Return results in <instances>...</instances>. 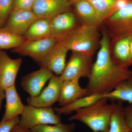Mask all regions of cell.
<instances>
[{"instance_id": "6da1fadb", "label": "cell", "mask_w": 132, "mask_h": 132, "mask_svg": "<svg viewBox=\"0 0 132 132\" xmlns=\"http://www.w3.org/2000/svg\"><path fill=\"white\" fill-rule=\"evenodd\" d=\"M101 39L96 60L93 63L85 88L87 95H102L111 93L121 82L132 76V70L116 64L111 58V39L103 24L100 26Z\"/></svg>"}, {"instance_id": "7a4b0ae2", "label": "cell", "mask_w": 132, "mask_h": 132, "mask_svg": "<svg viewBox=\"0 0 132 132\" xmlns=\"http://www.w3.org/2000/svg\"><path fill=\"white\" fill-rule=\"evenodd\" d=\"M103 97L89 106L76 111L69 121L78 120L85 124L94 132H107L116 103H109Z\"/></svg>"}, {"instance_id": "3957f363", "label": "cell", "mask_w": 132, "mask_h": 132, "mask_svg": "<svg viewBox=\"0 0 132 132\" xmlns=\"http://www.w3.org/2000/svg\"><path fill=\"white\" fill-rule=\"evenodd\" d=\"M100 27L80 25L58 42L68 50L93 57L100 46L101 33L99 31Z\"/></svg>"}, {"instance_id": "277c9868", "label": "cell", "mask_w": 132, "mask_h": 132, "mask_svg": "<svg viewBox=\"0 0 132 132\" xmlns=\"http://www.w3.org/2000/svg\"><path fill=\"white\" fill-rule=\"evenodd\" d=\"M102 24L106 29L111 41L132 35V1L108 17Z\"/></svg>"}, {"instance_id": "5b68a950", "label": "cell", "mask_w": 132, "mask_h": 132, "mask_svg": "<svg viewBox=\"0 0 132 132\" xmlns=\"http://www.w3.org/2000/svg\"><path fill=\"white\" fill-rule=\"evenodd\" d=\"M21 115L18 125L29 130L39 125H56L61 123L60 115L55 113L52 107L26 105Z\"/></svg>"}, {"instance_id": "8992f818", "label": "cell", "mask_w": 132, "mask_h": 132, "mask_svg": "<svg viewBox=\"0 0 132 132\" xmlns=\"http://www.w3.org/2000/svg\"><path fill=\"white\" fill-rule=\"evenodd\" d=\"M93 57L80 52H72L61 78L63 81L88 78L93 65Z\"/></svg>"}, {"instance_id": "52a82bcc", "label": "cell", "mask_w": 132, "mask_h": 132, "mask_svg": "<svg viewBox=\"0 0 132 132\" xmlns=\"http://www.w3.org/2000/svg\"><path fill=\"white\" fill-rule=\"evenodd\" d=\"M58 41V39L52 36L38 40H27L21 46L12 49L11 52L22 56L31 57L39 63Z\"/></svg>"}, {"instance_id": "ba28073f", "label": "cell", "mask_w": 132, "mask_h": 132, "mask_svg": "<svg viewBox=\"0 0 132 132\" xmlns=\"http://www.w3.org/2000/svg\"><path fill=\"white\" fill-rule=\"evenodd\" d=\"M63 81L60 76L54 75L50 80L47 87L39 95L28 97V105L37 107H52L55 102L59 101Z\"/></svg>"}, {"instance_id": "9c48e42d", "label": "cell", "mask_w": 132, "mask_h": 132, "mask_svg": "<svg viewBox=\"0 0 132 132\" xmlns=\"http://www.w3.org/2000/svg\"><path fill=\"white\" fill-rule=\"evenodd\" d=\"M54 76L48 69L41 67L39 70L23 76L21 81V86L30 97H35L40 94L46 82Z\"/></svg>"}, {"instance_id": "30bf717a", "label": "cell", "mask_w": 132, "mask_h": 132, "mask_svg": "<svg viewBox=\"0 0 132 132\" xmlns=\"http://www.w3.org/2000/svg\"><path fill=\"white\" fill-rule=\"evenodd\" d=\"M72 6L68 0H35L32 10L38 18L51 19L71 11Z\"/></svg>"}, {"instance_id": "8fae6325", "label": "cell", "mask_w": 132, "mask_h": 132, "mask_svg": "<svg viewBox=\"0 0 132 132\" xmlns=\"http://www.w3.org/2000/svg\"><path fill=\"white\" fill-rule=\"evenodd\" d=\"M38 19L32 10H12L3 28L19 36H24L25 33Z\"/></svg>"}, {"instance_id": "7c38bea8", "label": "cell", "mask_w": 132, "mask_h": 132, "mask_svg": "<svg viewBox=\"0 0 132 132\" xmlns=\"http://www.w3.org/2000/svg\"><path fill=\"white\" fill-rule=\"evenodd\" d=\"M22 60L13 59L5 51L0 53V86L5 89L15 85L16 75L20 67Z\"/></svg>"}, {"instance_id": "4fadbf2b", "label": "cell", "mask_w": 132, "mask_h": 132, "mask_svg": "<svg viewBox=\"0 0 132 132\" xmlns=\"http://www.w3.org/2000/svg\"><path fill=\"white\" fill-rule=\"evenodd\" d=\"M80 25L74 12L62 13L50 19L52 36L59 40Z\"/></svg>"}, {"instance_id": "5bb4252c", "label": "cell", "mask_w": 132, "mask_h": 132, "mask_svg": "<svg viewBox=\"0 0 132 132\" xmlns=\"http://www.w3.org/2000/svg\"><path fill=\"white\" fill-rule=\"evenodd\" d=\"M68 50L58 42L41 61L40 67L47 68L57 75H61L66 66V57Z\"/></svg>"}, {"instance_id": "9a60e30c", "label": "cell", "mask_w": 132, "mask_h": 132, "mask_svg": "<svg viewBox=\"0 0 132 132\" xmlns=\"http://www.w3.org/2000/svg\"><path fill=\"white\" fill-rule=\"evenodd\" d=\"M6 105L2 120L9 121L21 115L25 106L16 92L15 85L5 89Z\"/></svg>"}, {"instance_id": "2e32d148", "label": "cell", "mask_w": 132, "mask_h": 132, "mask_svg": "<svg viewBox=\"0 0 132 132\" xmlns=\"http://www.w3.org/2000/svg\"><path fill=\"white\" fill-rule=\"evenodd\" d=\"M130 36L114 41L110 43V54L116 64L121 67H130Z\"/></svg>"}, {"instance_id": "e0dca14e", "label": "cell", "mask_w": 132, "mask_h": 132, "mask_svg": "<svg viewBox=\"0 0 132 132\" xmlns=\"http://www.w3.org/2000/svg\"><path fill=\"white\" fill-rule=\"evenodd\" d=\"M79 81V79H75L63 81L58 101L61 106L68 105L77 99L87 96L86 89L81 87Z\"/></svg>"}, {"instance_id": "ac0fdd59", "label": "cell", "mask_w": 132, "mask_h": 132, "mask_svg": "<svg viewBox=\"0 0 132 132\" xmlns=\"http://www.w3.org/2000/svg\"><path fill=\"white\" fill-rule=\"evenodd\" d=\"M72 5L75 14L81 25L100 27L98 16L94 8L87 0H78Z\"/></svg>"}, {"instance_id": "d6986e66", "label": "cell", "mask_w": 132, "mask_h": 132, "mask_svg": "<svg viewBox=\"0 0 132 132\" xmlns=\"http://www.w3.org/2000/svg\"><path fill=\"white\" fill-rule=\"evenodd\" d=\"M27 40H38L52 36L50 19L38 18L24 34Z\"/></svg>"}, {"instance_id": "ffe728a7", "label": "cell", "mask_w": 132, "mask_h": 132, "mask_svg": "<svg viewBox=\"0 0 132 132\" xmlns=\"http://www.w3.org/2000/svg\"><path fill=\"white\" fill-rule=\"evenodd\" d=\"M112 101H127L132 104V76L123 81L112 92L104 95Z\"/></svg>"}, {"instance_id": "44dd1931", "label": "cell", "mask_w": 132, "mask_h": 132, "mask_svg": "<svg viewBox=\"0 0 132 132\" xmlns=\"http://www.w3.org/2000/svg\"><path fill=\"white\" fill-rule=\"evenodd\" d=\"M104 97V95L100 94H93L81 97L77 99L72 103L61 107H54L55 112L59 114H70L74 111H76L81 109L89 106L100 99Z\"/></svg>"}, {"instance_id": "7402d4cb", "label": "cell", "mask_w": 132, "mask_h": 132, "mask_svg": "<svg viewBox=\"0 0 132 132\" xmlns=\"http://www.w3.org/2000/svg\"><path fill=\"white\" fill-rule=\"evenodd\" d=\"M123 102L118 101L110 120L107 132H131L125 119Z\"/></svg>"}, {"instance_id": "603a6c76", "label": "cell", "mask_w": 132, "mask_h": 132, "mask_svg": "<svg viewBox=\"0 0 132 132\" xmlns=\"http://www.w3.org/2000/svg\"><path fill=\"white\" fill-rule=\"evenodd\" d=\"M24 36H19L0 29V49H13L22 45L27 41Z\"/></svg>"}, {"instance_id": "cb8c5ba5", "label": "cell", "mask_w": 132, "mask_h": 132, "mask_svg": "<svg viewBox=\"0 0 132 132\" xmlns=\"http://www.w3.org/2000/svg\"><path fill=\"white\" fill-rule=\"evenodd\" d=\"M92 4L97 13L101 25L111 14L118 0H87Z\"/></svg>"}, {"instance_id": "d4e9b609", "label": "cell", "mask_w": 132, "mask_h": 132, "mask_svg": "<svg viewBox=\"0 0 132 132\" xmlns=\"http://www.w3.org/2000/svg\"><path fill=\"white\" fill-rule=\"evenodd\" d=\"M75 127L74 123L63 124L61 123L54 126L39 125L29 130L30 132H72Z\"/></svg>"}, {"instance_id": "484cf974", "label": "cell", "mask_w": 132, "mask_h": 132, "mask_svg": "<svg viewBox=\"0 0 132 132\" xmlns=\"http://www.w3.org/2000/svg\"><path fill=\"white\" fill-rule=\"evenodd\" d=\"M13 0H0V29L4 27L13 10Z\"/></svg>"}, {"instance_id": "4316f807", "label": "cell", "mask_w": 132, "mask_h": 132, "mask_svg": "<svg viewBox=\"0 0 132 132\" xmlns=\"http://www.w3.org/2000/svg\"><path fill=\"white\" fill-rule=\"evenodd\" d=\"M35 0H13V10H32Z\"/></svg>"}, {"instance_id": "83f0119b", "label": "cell", "mask_w": 132, "mask_h": 132, "mask_svg": "<svg viewBox=\"0 0 132 132\" xmlns=\"http://www.w3.org/2000/svg\"><path fill=\"white\" fill-rule=\"evenodd\" d=\"M20 119L19 116L9 121L2 120L0 122V132H9L12 128L19 124Z\"/></svg>"}, {"instance_id": "f1b7e54d", "label": "cell", "mask_w": 132, "mask_h": 132, "mask_svg": "<svg viewBox=\"0 0 132 132\" xmlns=\"http://www.w3.org/2000/svg\"><path fill=\"white\" fill-rule=\"evenodd\" d=\"M124 112L127 123L130 129L132 130V104L125 107Z\"/></svg>"}, {"instance_id": "f546056e", "label": "cell", "mask_w": 132, "mask_h": 132, "mask_svg": "<svg viewBox=\"0 0 132 132\" xmlns=\"http://www.w3.org/2000/svg\"><path fill=\"white\" fill-rule=\"evenodd\" d=\"M130 1H131L130 0H118L114 5V7L112 10L110 15L113 14L114 12L124 7L126 5H127L128 3L130 2Z\"/></svg>"}, {"instance_id": "4dcf8cb0", "label": "cell", "mask_w": 132, "mask_h": 132, "mask_svg": "<svg viewBox=\"0 0 132 132\" xmlns=\"http://www.w3.org/2000/svg\"><path fill=\"white\" fill-rule=\"evenodd\" d=\"M9 132H30L28 129L17 125L12 128Z\"/></svg>"}, {"instance_id": "1f68e13d", "label": "cell", "mask_w": 132, "mask_h": 132, "mask_svg": "<svg viewBox=\"0 0 132 132\" xmlns=\"http://www.w3.org/2000/svg\"><path fill=\"white\" fill-rule=\"evenodd\" d=\"M5 98V90L3 89L0 86V111L2 106L3 101Z\"/></svg>"}, {"instance_id": "d6a6232c", "label": "cell", "mask_w": 132, "mask_h": 132, "mask_svg": "<svg viewBox=\"0 0 132 132\" xmlns=\"http://www.w3.org/2000/svg\"><path fill=\"white\" fill-rule=\"evenodd\" d=\"M130 66L132 65V35L130 36Z\"/></svg>"}, {"instance_id": "836d02e7", "label": "cell", "mask_w": 132, "mask_h": 132, "mask_svg": "<svg viewBox=\"0 0 132 132\" xmlns=\"http://www.w3.org/2000/svg\"><path fill=\"white\" fill-rule=\"evenodd\" d=\"M68 1L69 2L71 3V4H72H72H73L76 1H78V0H68Z\"/></svg>"}, {"instance_id": "e575fe53", "label": "cell", "mask_w": 132, "mask_h": 132, "mask_svg": "<svg viewBox=\"0 0 132 132\" xmlns=\"http://www.w3.org/2000/svg\"><path fill=\"white\" fill-rule=\"evenodd\" d=\"M1 51H2V50H1L0 49V53H1Z\"/></svg>"}, {"instance_id": "d590c367", "label": "cell", "mask_w": 132, "mask_h": 132, "mask_svg": "<svg viewBox=\"0 0 132 132\" xmlns=\"http://www.w3.org/2000/svg\"><path fill=\"white\" fill-rule=\"evenodd\" d=\"M131 132H132V130H131Z\"/></svg>"}, {"instance_id": "8d00e7d4", "label": "cell", "mask_w": 132, "mask_h": 132, "mask_svg": "<svg viewBox=\"0 0 132 132\" xmlns=\"http://www.w3.org/2000/svg\"><path fill=\"white\" fill-rule=\"evenodd\" d=\"M130 1H132V0H130Z\"/></svg>"}, {"instance_id": "74e56055", "label": "cell", "mask_w": 132, "mask_h": 132, "mask_svg": "<svg viewBox=\"0 0 132 132\" xmlns=\"http://www.w3.org/2000/svg\"></svg>"}]
</instances>
